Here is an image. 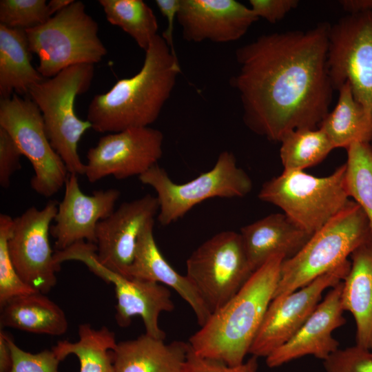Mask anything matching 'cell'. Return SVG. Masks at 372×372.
<instances>
[{"instance_id": "1", "label": "cell", "mask_w": 372, "mask_h": 372, "mask_svg": "<svg viewBox=\"0 0 372 372\" xmlns=\"http://www.w3.org/2000/svg\"><path fill=\"white\" fill-rule=\"evenodd\" d=\"M331 25L262 34L236 51L239 69L229 81L245 125L269 141L318 128L329 112L333 87L327 68Z\"/></svg>"}, {"instance_id": "2", "label": "cell", "mask_w": 372, "mask_h": 372, "mask_svg": "<svg viewBox=\"0 0 372 372\" xmlns=\"http://www.w3.org/2000/svg\"><path fill=\"white\" fill-rule=\"evenodd\" d=\"M180 67L166 41L157 34L145 50L143 65L90 101L87 118L100 133L149 127L158 117L175 86Z\"/></svg>"}, {"instance_id": "3", "label": "cell", "mask_w": 372, "mask_h": 372, "mask_svg": "<svg viewBox=\"0 0 372 372\" xmlns=\"http://www.w3.org/2000/svg\"><path fill=\"white\" fill-rule=\"evenodd\" d=\"M283 254L270 257L189 339L197 355L236 366L244 362L273 299Z\"/></svg>"}, {"instance_id": "4", "label": "cell", "mask_w": 372, "mask_h": 372, "mask_svg": "<svg viewBox=\"0 0 372 372\" xmlns=\"http://www.w3.org/2000/svg\"><path fill=\"white\" fill-rule=\"evenodd\" d=\"M370 242L372 231L367 217L354 200H350L312 234L298 254L283 261L273 299L307 285L347 260L356 249Z\"/></svg>"}, {"instance_id": "5", "label": "cell", "mask_w": 372, "mask_h": 372, "mask_svg": "<svg viewBox=\"0 0 372 372\" xmlns=\"http://www.w3.org/2000/svg\"><path fill=\"white\" fill-rule=\"evenodd\" d=\"M94 76V65L78 64L33 85L30 99L39 107L48 139L69 174L84 175L85 164L77 147L91 123L79 118L74 110L77 95L86 92Z\"/></svg>"}, {"instance_id": "6", "label": "cell", "mask_w": 372, "mask_h": 372, "mask_svg": "<svg viewBox=\"0 0 372 372\" xmlns=\"http://www.w3.org/2000/svg\"><path fill=\"white\" fill-rule=\"evenodd\" d=\"M346 170L345 163L325 177L284 170L265 182L258 196L280 208L297 225L313 234L350 201Z\"/></svg>"}, {"instance_id": "7", "label": "cell", "mask_w": 372, "mask_h": 372, "mask_svg": "<svg viewBox=\"0 0 372 372\" xmlns=\"http://www.w3.org/2000/svg\"><path fill=\"white\" fill-rule=\"evenodd\" d=\"M25 32L30 50L39 60L37 70L45 79L72 65H94L107 54L98 23L81 1H73L43 24Z\"/></svg>"}, {"instance_id": "8", "label": "cell", "mask_w": 372, "mask_h": 372, "mask_svg": "<svg viewBox=\"0 0 372 372\" xmlns=\"http://www.w3.org/2000/svg\"><path fill=\"white\" fill-rule=\"evenodd\" d=\"M138 178L155 190L159 203L158 220L162 225L178 220L205 200L244 197L253 187L250 177L237 165L235 156L228 151L219 154L209 171L185 183L173 182L158 164Z\"/></svg>"}, {"instance_id": "9", "label": "cell", "mask_w": 372, "mask_h": 372, "mask_svg": "<svg viewBox=\"0 0 372 372\" xmlns=\"http://www.w3.org/2000/svg\"><path fill=\"white\" fill-rule=\"evenodd\" d=\"M186 276L211 313L227 303L254 272L241 236L223 231L205 240L186 261Z\"/></svg>"}, {"instance_id": "10", "label": "cell", "mask_w": 372, "mask_h": 372, "mask_svg": "<svg viewBox=\"0 0 372 372\" xmlns=\"http://www.w3.org/2000/svg\"><path fill=\"white\" fill-rule=\"evenodd\" d=\"M0 127L12 136L32 164V189L46 198L56 194L65 185L69 172L48 139L41 113L34 101L17 94L1 99Z\"/></svg>"}, {"instance_id": "11", "label": "cell", "mask_w": 372, "mask_h": 372, "mask_svg": "<svg viewBox=\"0 0 372 372\" xmlns=\"http://www.w3.org/2000/svg\"><path fill=\"white\" fill-rule=\"evenodd\" d=\"M61 262L76 260L83 262L98 277L114 286L116 298L115 318L118 326L126 327L134 316H140L145 333L153 338L165 340V333L159 326L162 312L172 311L174 304L168 288L160 283L127 278L103 266L96 257V245L81 241L59 253Z\"/></svg>"}, {"instance_id": "12", "label": "cell", "mask_w": 372, "mask_h": 372, "mask_svg": "<svg viewBox=\"0 0 372 372\" xmlns=\"http://www.w3.org/2000/svg\"><path fill=\"white\" fill-rule=\"evenodd\" d=\"M327 68L334 90L349 82L372 121V10L349 13L331 25Z\"/></svg>"}, {"instance_id": "13", "label": "cell", "mask_w": 372, "mask_h": 372, "mask_svg": "<svg viewBox=\"0 0 372 372\" xmlns=\"http://www.w3.org/2000/svg\"><path fill=\"white\" fill-rule=\"evenodd\" d=\"M58 203L52 200L41 209L31 207L14 218L8 241L9 254L19 276L44 294L56 285V273L61 268L54 260L49 239Z\"/></svg>"}, {"instance_id": "14", "label": "cell", "mask_w": 372, "mask_h": 372, "mask_svg": "<svg viewBox=\"0 0 372 372\" xmlns=\"http://www.w3.org/2000/svg\"><path fill=\"white\" fill-rule=\"evenodd\" d=\"M350 267L351 261L347 260L307 285L273 298L249 353L267 358L289 341L316 309L324 291L342 281Z\"/></svg>"}, {"instance_id": "15", "label": "cell", "mask_w": 372, "mask_h": 372, "mask_svg": "<svg viewBox=\"0 0 372 372\" xmlns=\"http://www.w3.org/2000/svg\"><path fill=\"white\" fill-rule=\"evenodd\" d=\"M163 138L151 127L106 134L88 150L84 175L90 183L109 176L118 180L140 176L161 158Z\"/></svg>"}, {"instance_id": "16", "label": "cell", "mask_w": 372, "mask_h": 372, "mask_svg": "<svg viewBox=\"0 0 372 372\" xmlns=\"http://www.w3.org/2000/svg\"><path fill=\"white\" fill-rule=\"evenodd\" d=\"M159 211L156 196L149 194L123 203L96 227V257L103 266L125 278L134 260L139 236Z\"/></svg>"}, {"instance_id": "17", "label": "cell", "mask_w": 372, "mask_h": 372, "mask_svg": "<svg viewBox=\"0 0 372 372\" xmlns=\"http://www.w3.org/2000/svg\"><path fill=\"white\" fill-rule=\"evenodd\" d=\"M64 187L63 198L58 203L54 223L50 228L54 247L61 251L81 241L95 244L97 225L114 211L120 191L100 189L85 194L74 174H69Z\"/></svg>"}, {"instance_id": "18", "label": "cell", "mask_w": 372, "mask_h": 372, "mask_svg": "<svg viewBox=\"0 0 372 372\" xmlns=\"http://www.w3.org/2000/svg\"><path fill=\"white\" fill-rule=\"evenodd\" d=\"M176 19L187 41L227 43L243 37L258 18L234 0H180Z\"/></svg>"}, {"instance_id": "19", "label": "cell", "mask_w": 372, "mask_h": 372, "mask_svg": "<svg viewBox=\"0 0 372 372\" xmlns=\"http://www.w3.org/2000/svg\"><path fill=\"white\" fill-rule=\"evenodd\" d=\"M342 287L341 281L331 288L298 331L266 358L269 367H278L308 355L324 361L339 349L333 332L347 322L342 305Z\"/></svg>"}, {"instance_id": "20", "label": "cell", "mask_w": 372, "mask_h": 372, "mask_svg": "<svg viewBox=\"0 0 372 372\" xmlns=\"http://www.w3.org/2000/svg\"><path fill=\"white\" fill-rule=\"evenodd\" d=\"M154 219L142 230L136 245L130 278L156 282L175 290L191 307L202 327L211 312L186 276L178 273L160 251L154 236Z\"/></svg>"}, {"instance_id": "21", "label": "cell", "mask_w": 372, "mask_h": 372, "mask_svg": "<svg viewBox=\"0 0 372 372\" xmlns=\"http://www.w3.org/2000/svg\"><path fill=\"white\" fill-rule=\"evenodd\" d=\"M240 234L254 271L273 255L283 254L285 260L292 258L312 236L284 213L272 214L247 225Z\"/></svg>"}, {"instance_id": "22", "label": "cell", "mask_w": 372, "mask_h": 372, "mask_svg": "<svg viewBox=\"0 0 372 372\" xmlns=\"http://www.w3.org/2000/svg\"><path fill=\"white\" fill-rule=\"evenodd\" d=\"M189 344L142 334L117 342L112 351L115 372H184Z\"/></svg>"}, {"instance_id": "23", "label": "cell", "mask_w": 372, "mask_h": 372, "mask_svg": "<svg viewBox=\"0 0 372 372\" xmlns=\"http://www.w3.org/2000/svg\"><path fill=\"white\" fill-rule=\"evenodd\" d=\"M351 267L343 282L342 305L353 316L356 345L372 349V242L350 256Z\"/></svg>"}, {"instance_id": "24", "label": "cell", "mask_w": 372, "mask_h": 372, "mask_svg": "<svg viewBox=\"0 0 372 372\" xmlns=\"http://www.w3.org/2000/svg\"><path fill=\"white\" fill-rule=\"evenodd\" d=\"M1 307V327L52 336L64 334L68 328L63 310L38 291L13 298Z\"/></svg>"}, {"instance_id": "25", "label": "cell", "mask_w": 372, "mask_h": 372, "mask_svg": "<svg viewBox=\"0 0 372 372\" xmlns=\"http://www.w3.org/2000/svg\"><path fill=\"white\" fill-rule=\"evenodd\" d=\"M25 30L0 24V98L28 94L45 79L31 62Z\"/></svg>"}, {"instance_id": "26", "label": "cell", "mask_w": 372, "mask_h": 372, "mask_svg": "<svg viewBox=\"0 0 372 372\" xmlns=\"http://www.w3.org/2000/svg\"><path fill=\"white\" fill-rule=\"evenodd\" d=\"M336 105L320 123L335 148L347 149L357 142L372 141V121L362 105L353 96L349 82L343 83Z\"/></svg>"}, {"instance_id": "27", "label": "cell", "mask_w": 372, "mask_h": 372, "mask_svg": "<svg viewBox=\"0 0 372 372\" xmlns=\"http://www.w3.org/2000/svg\"><path fill=\"white\" fill-rule=\"evenodd\" d=\"M109 23L121 28L145 51L158 34L156 17L142 0H99Z\"/></svg>"}, {"instance_id": "28", "label": "cell", "mask_w": 372, "mask_h": 372, "mask_svg": "<svg viewBox=\"0 0 372 372\" xmlns=\"http://www.w3.org/2000/svg\"><path fill=\"white\" fill-rule=\"evenodd\" d=\"M280 143V157L284 170L303 171L322 162L335 149L320 127L291 131Z\"/></svg>"}, {"instance_id": "29", "label": "cell", "mask_w": 372, "mask_h": 372, "mask_svg": "<svg viewBox=\"0 0 372 372\" xmlns=\"http://www.w3.org/2000/svg\"><path fill=\"white\" fill-rule=\"evenodd\" d=\"M346 149L348 194L364 212L372 231V145L357 142Z\"/></svg>"}, {"instance_id": "30", "label": "cell", "mask_w": 372, "mask_h": 372, "mask_svg": "<svg viewBox=\"0 0 372 372\" xmlns=\"http://www.w3.org/2000/svg\"><path fill=\"white\" fill-rule=\"evenodd\" d=\"M10 216L0 214V306L13 298L36 292L19 276L12 262L8 247L13 225Z\"/></svg>"}, {"instance_id": "31", "label": "cell", "mask_w": 372, "mask_h": 372, "mask_svg": "<svg viewBox=\"0 0 372 372\" xmlns=\"http://www.w3.org/2000/svg\"><path fill=\"white\" fill-rule=\"evenodd\" d=\"M51 17L45 0H1L0 24L24 30L39 26Z\"/></svg>"}, {"instance_id": "32", "label": "cell", "mask_w": 372, "mask_h": 372, "mask_svg": "<svg viewBox=\"0 0 372 372\" xmlns=\"http://www.w3.org/2000/svg\"><path fill=\"white\" fill-rule=\"evenodd\" d=\"M68 353L78 358L79 372H115L112 346L101 337L83 336L69 345Z\"/></svg>"}, {"instance_id": "33", "label": "cell", "mask_w": 372, "mask_h": 372, "mask_svg": "<svg viewBox=\"0 0 372 372\" xmlns=\"http://www.w3.org/2000/svg\"><path fill=\"white\" fill-rule=\"evenodd\" d=\"M8 341L12 359L9 372H59L61 361L52 349L30 353L18 347L8 335Z\"/></svg>"}, {"instance_id": "34", "label": "cell", "mask_w": 372, "mask_h": 372, "mask_svg": "<svg viewBox=\"0 0 372 372\" xmlns=\"http://www.w3.org/2000/svg\"><path fill=\"white\" fill-rule=\"evenodd\" d=\"M323 364L326 372H372V352L356 344L338 349Z\"/></svg>"}, {"instance_id": "35", "label": "cell", "mask_w": 372, "mask_h": 372, "mask_svg": "<svg viewBox=\"0 0 372 372\" xmlns=\"http://www.w3.org/2000/svg\"><path fill=\"white\" fill-rule=\"evenodd\" d=\"M258 358L252 355L242 364L229 366L220 361L197 355L189 346L184 372H257Z\"/></svg>"}, {"instance_id": "36", "label": "cell", "mask_w": 372, "mask_h": 372, "mask_svg": "<svg viewBox=\"0 0 372 372\" xmlns=\"http://www.w3.org/2000/svg\"><path fill=\"white\" fill-rule=\"evenodd\" d=\"M23 156L12 136L0 127V185L8 188L12 176L21 169V157Z\"/></svg>"}, {"instance_id": "37", "label": "cell", "mask_w": 372, "mask_h": 372, "mask_svg": "<svg viewBox=\"0 0 372 372\" xmlns=\"http://www.w3.org/2000/svg\"><path fill=\"white\" fill-rule=\"evenodd\" d=\"M250 8L256 16L271 23L282 20L290 11L296 8L298 0H250Z\"/></svg>"}, {"instance_id": "38", "label": "cell", "mask_w": 372, "mask_h": 372, "mask_svg": "<svg viewBox=\"0 0 372 372\" xmlns=\"http://www.w3.org/2000/svg\"><path fill=\"white\" fill-rule=\"evenodd\" d=\"M155 2L167 21V28L163 32L162 37L171 49L172 54L176 56L173 43V30L174 20L180 8V0H156Z\"/></svg>"}, {"instance_id": "39", "label": "cell", "mask_w": 372, "mask_h": 372, "mask_svg": "<svg viewBox=\"0 0 372 372\" xmlns=\"http://www.w3.org/2000/svg\"><path fill=\"white\" fill-rule=\"evenodd\" d=\"M8 333L0 331V372H9L12 367L11 350L8 341Z\"/></svg>"}, {"instance_id": "40", "label": "cell", "mask_w": 372, "mask_h": 372, "mask_svg": "<svg viewBox=\"0 0 372 372\" xmlns=\"http://www.w3.org/2000/svg\"><path fill=\"white\" fill-rule=\"evenodd\" d=\"M342 6L343 10L349 13L372 10V0H344Z\"/></svg>"}, {"instance_id": "41", "label": "cell", "mask_w": 372, "mask_h": 372, "mask_svg": "<svg viewBox=\"0 0 372 372\" xmlns=\"http://www.w3.org/2000/svg\"><path fill=\"white\" fill-rule=\"evenodd\" d=\"M74 0H51L48 3V7L51 17L54 16L56 13L59 12L69 5H70Z\"/></svg>"}, {"instance_id": "42", "label": "cell", "mask_w": 372, "mask_h": 372, "mask_svg": "<svg viewBox=\"0 0 372 372\" xmlns=\"http://www.w3.org/2000/svg\"><path fill=\"white\" fill-rule=\"evenodd\" d=\"M371 352H372V349H371Z\"/></svg>"}]
</instances>
